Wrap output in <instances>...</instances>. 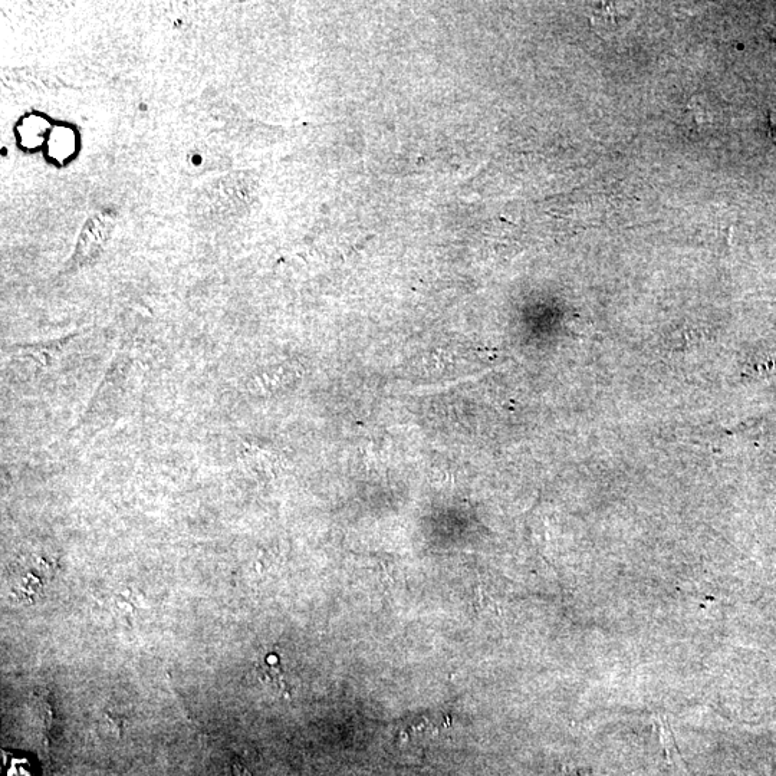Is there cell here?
<instances>
[{
    "label": "cell",
    "instance_id": "obj_1",
    "mask_svg": "<svg viewBox=\"0 0 776 776\" xmlns=\"http://www.w3.org/2000/svg\"><path fill=\"white\" fill-rule=\"evenodd\" d=\"M113 229L114 216L111 213L91 217L80 233L75 251L67 265L68 271L84 268L94 262L104 251Z\"/></svg>",
    "mask_w": 776,
    "mask_h": 776
},
{
    "label": "cell",
    "instance_id": "obj_2",
    "mask_svg": "<svg viewBox=\"0 0 776 776\" xmlns=\"http://www.w3.org/2000/svg\"><path fill=\"white\" fill-rule=\"evenodd\" d=\"M72 340L74 338L69 337L49 344L16 345L9 348L6 354L13 360L32 363L36 370H48L64 358V354L67 353L65 350L71 345Z\"/></svg>",
    "mask_w": 776,
    "mask_h": 776
},
{
    "label": "cell",
    "instance_id": "obj_3",
    "mask_svg": "<svg viewBox=\"0 0 776 776\" xmlns=\"http://www.w3.org/2000/svg\"><path fill=\"white\" fill-rule=\"evenodd\" d=\"M653 725L657 735H659L664 752H666L667 761L680 764L682 756H680L679 748H677L676 738H674V733L672 728H670L669 720H667L666 716L657 715L653 720Z\"/></svg>",
    "mask_w": 776,
    "mask_h": 776
},
{
    "label": "cell",
    "instance_id": "obj_4",
    "mask_svg": "<svg viewBox=\"0 0 776 776\" xmlns=\"http://www.w3.org/2000/svg\"><path fill=\"white\" fill-rule=\"evenodd\" d=\"M258 673L263 682L274 687V689L281 692L282 695H288V686H286L284 676H282L278 666L271 663L259 664Z\"/></svg>",
    "mask_w": 776,
    "mask_h": 776
},
{
    "label": "cell",
    "instance_id": "obj_5",
    "mask_svg": "<svg viewBox=\"0 0 776 776\" xmlns=\"http://www.w3.org/2000/svg\"><path fill=\"white\" fill-rule=\"evenodd\" d=\"M769 130H771L772 138L776 141V108L769 114Z\"/></svg>",
    "mask_w": 776,
    "mask_h": 776
},
{
    "label": "cell",
    "instance_id": "obj_6",
    "mask_svg": "<svg viewBox=\"0 0 776 776\" xmlns=\"http://www.w3.org/2000/svg\"><path fill=\"white\" fill-rule=\"evenodd\" d=\"M565 776H591L588 774V772L580 771V769H571V771H567V774Z\"/></svg>",
    "mask_w": 776,
    "mask_h": 776
}]
</instances>
